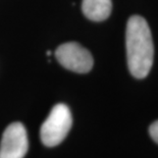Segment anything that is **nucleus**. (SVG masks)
I'll return each instance as SVG.
<instances>
[{
	"mask_svg": "<svg viewBox=\"0 0 158 158\" xmlns=\"http://www.w3.org/2000/svg\"><path fill=\"white\" fill-rule=\"evenodd\" d=\"M72 126L73 116L69 108L65 104H56L40 129L42 143L46 147L59 145L68 136Z\"/></svg>",
	"mask_w": 158,
	"mask_h": 158,
	"instance_id": "nucleus-2",
	"label": "nucleus"
},
{
	"mask_svg": "<svg viewBox=\"0 0 158 158\" xmlns=\"http://www.w3.org/2000/svg\"><path fill=\"white\" fill-rule=\"evenodd\" d=\"M29 141L26 127L12 123L6 127L0 143V158H23L28 152Z\"/></svg>",
	"mask_w": 158,
	"mask_h": 158,
	"instance_id": "nucleus-4",
	"label": "nucleus"
},
{
	"mask_svg": "<svg viewBox=\"0 0 158 158\" xmlns=\"http://www.w3.org/2000/svg\"><path fill=\"white\" fill-rule=\"evenodd\" d=\"M149 134L155 143L158 144V120L154 122L149 127Z\"/></svg>",
	"mask_w": 158,
	"mask_h": 158,
	"instance_id": "nucleus-6",
	"label": "nucleus"
},
{
	"mask_svg": "<svg viewBox=\"0 0 158 158\" xmlns=\"http://www.w3.org/2000/svg\"><path fill=\"white\" fill-rule=\"evenodd\" d=\"M111 0H83L82 10L87 19L93 22H102L111 13Z\"/></svg>",
	"mask_w": 158,
	"mask_h": 158,
	"instance_id": "nucleus-5",
	"label": "nucleus"
},
{
	"mask_svg": "<svg viewBox=\"0 0 158 158\" xmlns=\"http://www.w3.org/2000/svg\"><path fill=\"white\" fill-rule=\"evenodd\" d=\"M127 66L137 79H144L150 73L154 58V45L146 19L133 15L127 21L126 32Z\"/></svg>",
	"mask_w": 158,
	"mask_h": 158,
	"instance_id": "nucleus-1",
	"label": "nucleus"
},
{
	"mask_svg": "<svg viewBox=\"0 0 158 158\" xmlns=\"http://www.w3.org/2000/svg\"><path fill=\"white\" fill-rule=\"evenodd\" d=\"M55 57L63 68L78 73H89L93 68L92 54L77 42L60 45L55 51Z\"/></svg>",
	"mask_w": 158,
	"mask_h": 158,
	"instance_id": "nucleus-3",
	"label": "nucleus"
}]
</instances>
